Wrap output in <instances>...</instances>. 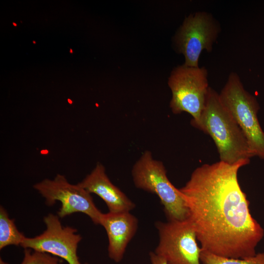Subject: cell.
Returning <instances> with one entry per match:
<instances>
[{
    "label": "cell",
    "mask_w": 264,
    "mask_h": 264,
    "mask_svg": "<svg viewBox=\"0 0 264 264\" xmlns=\"http://www.w3.org/2000/svg\"><path fill=\"white\" fill-rule=\"evenodd\" d=\"M246 165L203 164L179 189L202 250L238 259L257 254L264 230L252 216L238 178L239 170Z\"/></svg>",
    "instance_id": "1"
},
{
    "label": "cell",
    "mask_w": 264,
    "mask_h": 264,
    "mask_svg": "<svg viewBox=\"0 0 264 264\" xmlns=\"http://www.w3.org/2000/svg\"><path fill=\"white\" fill-rule=\"evenodd\" d=\"M209 134L218 150L220 161L247 165L254 156L243 132L220 101L219 93L209 87L205 105L197 123L191 124Z\"/></svg>",
    "instance_id": "2"
},
{
    "label": "cell",
    "mask_w": 264,
    "mask_h": 264,
    "mask_svg": "<svg viewBox=\"0 0 264 264\" xmlns=\"http://www.w3.org/2000/svg\"><path fill=\"white\" fill-rule=\"evenodd\" d=\"M219 97L244 134L254 156L264 160V131L257 115L260 106L236 72L230 73Z\"/></svg>",
    "instance_id": "3"
},
{
    "label": "cell",
    "mask_w": 264,
    "mask_h": 264,
    "mask_svg": "<svg viewBox=\"0 0 264 264\" xmlns=\"http://www.w3.org/2000/svg\"><path fill=\"white\" fill-rule=\"evenodd\" d=\"M132 175L136 188L158 196L168 220L188 218V209L179 189L168 179L163 163L154 159L150 151L144 152L135 162Z\"/></svg>",
    "instance_id": "4"
},
{
    "label": "cell",
    "mask_w": 264,
    "mask_h": 264,
    "mask_svg": "<svg viewBox=\"0 0 264 264\" xmlns=\"http://www.w3.org/2000/svg\"><path fill=\"white\" fill-rule=\"evenodd\" d=\"M208 72L204 66H178L172 71L168 84L172 96L170 103L175 114L186 112L193 117L191 124L199 120L204 110L209 88Z\"/></svg>",
    "instance_id": "5"
},
{
    "label": "cell",
    "mask_w": 264,
    "mask_h": 264,
    "mask_svg": "<svg viewBox=\"0 0 264 264\" xmlns=\"http://www.w3.org/2000/svg\"><path fill=\"white\" fill-rule=\"evenodd\" d=\"M220 31L219 22L209 12L198 11L186 17L174 40L176 50L184 57L183 64L199 66L202 52L212 51Z\"/></svg>",
    "instance_id": "6"
},
{
    "label": "cell",
    "mask_w": 264,
    "mask_h": 264,
    "mask_svg": "<svg viewBox=\"0 0 264 264\" xmlns=\"http://www.w3.org/2000/svg\"><path fill=\"white\" fill-rule=\"evenodd\" d=\"M159 242L154 252L168 264H201V247L192 224L182 220L157 221L155 223Z\"/></svg>",
    "instance_id": "7"
},
{
    "label": "cell",
    "mask_w": 264,
    "mask_h": 264,
    "mask_svg": "<svg viewBox=\"0 0 264 264\" xmlns=\"http://www.w3.org/2000/svg\"><path fill=\"white\" fill-rule=\"evenodd\" d=\"M33 187L45 198L47 205L52 206L57 201L61 202L58 212L60 218L82 213L94 223L100 224L103 213L95 205L91 194L78 183H70L64 175L57 174L53 179H44Z\"/></svg>",
    "instance_id": "8"
},
{
    "label": "cell",
    "mask_w": 264,
    "mask_h": 264,
    "mask_svg": "<svg viewBox=\"0 0 264 264\" xmlns=\"http://www.w3.org/2000/svg\"><path fill=\"white\" fill-rule=\"evenodd\" d=\"M60 219L58 215L48 214L44 219L45 230L33 238L25 237L20 246L63 259L68 264H81L77 248L82 237L76 229L64 226Z\"/></svg>",
    "instance_id": "9"
},
{
    "label": "cell",
    "mask_w": 264,
    "mask_h": 264,
    "mask_svg": "<svg viewBox=\"0 0 264 264\" xmlns=\"http://www.w3.org/2000/svg\"><path fill=\"white\" fill-rule=\"evenodd\" d=\"M100 224L105 228L108 236L109 257L116 263L120 262L137 231V218L130 212H109L102 214Z\"/></svg>",
    "instance_id": "10"
},
{
    "label": "cell",
    "mask_w": 264,
    "mask_h": 264,
    "mask_svg": "<svg viewBox=\"0 0 264 264\" xmlns=\"http://www.w3.org/2000/svg\"><path fill=\"white\" fill-rule=\"evenodd\" d=\"M78 184L102 199L110 212H130L135 207L134 202L110 181L100 163H97L91 173Z\"/></svg>",
    "instance_id": "11"
},
{
    "label": "cell",
    "mask_w": 264,
    "mask_h": 264,
    "mask_svg": "<svg viewBox=\"0 0 264 264\" xmlns=\"http://www.w3.org/2000/svg\"><path fill=\"white\" fill-rule=\"evenodd\" d=\"M25 236L17 228L3 207H0V249L9 245H21Z\"/></svg>",
    "instance_id": "12"
},
{
    "label": "cell",
    "mask_w": 264,
    "mask_h": 264,
    "mask_svg": "<svg viewBox=\"0 0 264 264\" xmlns=\"http://www.w3.org/2000/svg\"><path fill=\"white\" fill-rule=\"evenodd\" d=\"M200 260L203 264H264V252L248 258L238 259L216 255L201 249Z\"/></svg>",
    "instance_id": "13"
},
{
    "label": "cell",
    "mask_w": 264,
    "mask_h": 264,
    "mask_svg": "<svg viewBox=\"0 0 264 264\" xmlns=\"http://www.w3.org/2000/svg\"><path fill=\"white\" fill-rule=\"evenodd\" d=\"M21 264H61L59 258L48 253L25 248Z\"/></svg>",
    "instance_id": "14"
},
{
    "label": "cell",
    "mask_w": 264,
    "mask_h": 264,
    "mask_svg": "<svg viewBox=\"0 0 264 264\" xmlns=\"http://www.w3.org/2000/svg\"><path fill=\"white\" fill-rule=\"evenodd\" d=\"M149 255L152 264H168L164 259L157 255L154 252H150Z\"/></svg>",
    "instance_id": "15"
},
{
    "label": "cell",
    "mask_w": 264,
    "mask_h": 264,
    "mask_svg": "<svg viewBox=\"0 0 264 264\" xmlns=\"http://www.w3.org/2000/svg\"><path fill=\"white\" fill-rule=\"evenodd\" d=\"M0 264H8L7 263L4 262L1 258H0Z\"/></svg>",
    "instance_id": "16"
},
{
    "label": "cell",
    "mask_w": 264,
    "mask_h": 264,
    "mask_svg": "<svg viewBox=\"0 0 264 264\" xmlns=\"http://www.w3.org/2000/svg\"><path fill=\"white\" fill-rule=\"evenodd\" d=\"M13 24L15 26H17L16 23H15V22H13Z\"/></svg>",
    "instance_id": "17"
},
{
    "label": "cell",
    "mask_w": 264,
    "mask_h": 264,
    "mask_svg": "<svg viewBox=\"0 0 264 264\" xmlns=\"http://www.w3.org/2000/svg\"><path fill=\"white\" fill-rule=\"evenodd\" d=\"M70 53H72V52H73V51L72 50V49H70Z\"/></svg>",
    "instance_id": "18"
},
{
    "label": "cell",
    "mask_w": 264,
    "mask_h": 264,
    "mask_svg": "<svg viewBox=\"0 0 264 264\" xmlns=\"http://www.w3.org/2000/svg\"><path fill=\"white\" fill-rule=\"evenodd\" d=\"M33 43H34V44L36 43V42H35V41H33Z\"/></svg>",
    "instance_id": "19"
},
{
    "label": "cell",
    "mask_w": 264,
    "mask_h": 264,
    "mask_svg": "<svg viewBox=\"0 0 264 264\" xmlns=\"http://www.w3.org/2000/svg\"></svg>",
    "instance_id": "20"
}]
</instances>
